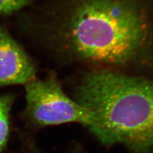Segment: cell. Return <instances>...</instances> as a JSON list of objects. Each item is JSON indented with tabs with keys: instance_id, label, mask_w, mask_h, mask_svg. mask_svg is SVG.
<instances>
[{
	"instance_id": "obj_5",
	"label": "cell",
	"mask_w": 153,
	"mask_h": 153,
	"mask_svg": "<svg viewBox=\"0 0 153 153\" xmlns=\"http://www.w3.org/2000/svg\"><path fill=\"white\" fill-rule=\"evenodd\" d=\"M14 101L12 94L0 97V153L5 147L10 131V112Z\"/></svg>"
},
{
	"instance_id": "obj_3",
	"label": "cell",
	"mask_w": 153,
	"mask_h": 153,
	"mask_svg": "<svg viewBox=\"0 0 153 153\" xmlns=\"http://www.w3.org/2000/svg\"><path fill=\"white\" fill-rule=\"evenodd\" d=\"M26 114L39 126L79 123L93 135L98 127L96 115L67 95L55 75L25 84Z\"/></svg>"
},
{
	"instance_id": "obj_4",
	"label": "cell",
	"mask_w": 153,
	"mask_h": 153,
	"mask_svg": "<svg viewBox=\"0 0 153 153\" xmlns=\"http://www.w3.org/2000/svg\"><path fill=\"white\" fill-rule=\"evenodd\" d=\"M35 63L23 48L0 25V88L26 84L35 79Z\"/></svg>"
},
{
	"instance_id": "obj_6",
	"label": "cell",
	"mask_w": 153,
	"mask_h": 153,
	"mask_svg": "<svg viewBox=\"0 0 153 153\" xmlns=\"http://www.w3.org/2000/svg\"><path fill=\"white\" fill-rule=\"evenodd\" d=\"M30 0H0V15H7L23 8Z\"/></svg>"
},
{
	"instance_id": "obj_2",
	"label": "cell",
	"mask_w": 153,
	"mask_h": 153,
	"mask_svg": "<svg viewBox=\"0 0 153 153\" xmlns=\"http://www.w3.org/2000/svg\"><path fill=\"white\" fill-rule=\"evenodd\" d=\"M72 98L97 117L94 136L130 153H153V77L102 68H85Z\"/></svg>"
},
{
	"instance_id": "obj_1",
	"label": "cell",
	"mask_w": 153,
	"mask_h": 153,
	"mask_svg": "<svg viewBox=\"0 0 153 153\" xmlns=\"http://www.w3.org/2000/svg\"><path fill=\"white\" fill-rule=\"evenodd\" d=\"M47 40L66 63L153 77V1L74 0Z\"/></svg>"
}]
</instances>
